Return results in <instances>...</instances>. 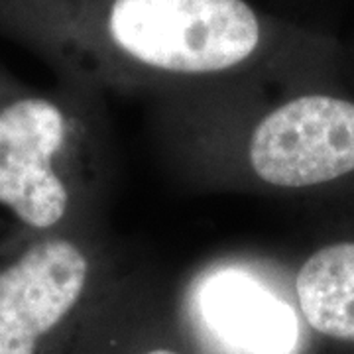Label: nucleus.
<instances>
[{"instance_id":"obj_1","label":"nucleus","mask_w":354,"mask_h":354,"mask_svg":"<svg viewBox=\"0 0 354 354\" xmlns=\"http://www.w3.org/2000/svg\"><path fill=\"white\" fill-rule=\"evenodd\" d=\"M0 38L101 97L346 88L339 39L248 0H0Z\"/></svg>"},{"instance_id":"obj_2","label":"nucleus","mask_w":354,"mask_h":354,"mask_svg":"<svg viewBox=\"0 0 354 354\" xmlns=\"http://www.w3.org/2000/svg\"><path fill=\"white\" fill-rule=\"evenodd\" d=\"M160 109L176 164L205 187L315 199L354 189L348 88L272 91Z\"/></svg>"},{"instance_id":"obj_3","label":"nucleus","mask_w":354,"mask_h":354,"mask_svg":"<svg viewBox=\"0 0 354 354\" xmlns=\"http://www.w3.org/2000/svg\"><path fill=\"white\" fill-rule=\"evenodd\" d=\"M116 176L104 97L24 85L0 67V209L24 234L106 227Z\"/></svg>"},{"instance_id":"obj_4","label":"nucleus","mask_w":354,"mask_h":354,"mask_svg":"<svg viewBox=\"0 0 354 354\" xmlns=\"http://www.w3.org/2000/svg\"><path fill=\"white\" fill-rule=\"evenodd\" d=\"M132 266L106 227L0 236V354H57Z\"/></svg>"},{"instance_id":"obj_5","label":"nucleus","mask_w":354,"mask_h":354,"mask_svg":"<svg viewBox=\"0 0 354 354\" xmlns=\"http://www.w3.org/2000/svg\"><path fill=\"white\" fill-rule=\"evenodd\" d=\"M177 329L193 354H311L291 258L227 250L169 283Z\"/></svg>"},{"instance_id":"obj_6","label":"nucleus","mask_w":354,"mask_h":354,"mask_svg":"<svg viewBox=\"0 0 354 354\" xmlns=\"http://www.w3.org/2000/svg\"><path fill=\"white\" fill-rule=\"evenodd\" d=\"M317 203L313 236L291 258L293 288L317 341L354 348V189Z\"/></svg>"},{"instance_id":"obj_7","label":"nucleus","mask_w":354,"mask_h":354,"mask_svg":"<svg viewBox=\"0 0 354 354\" xmlns=\"http://www.w3.org/2000/svg\"><path fill=\"white\" fill-rule=\"evenodd\" d=\"M57 354H193L177 329L169 283L132 266Z\"/></svg>"}]
</instances>
